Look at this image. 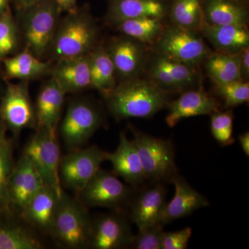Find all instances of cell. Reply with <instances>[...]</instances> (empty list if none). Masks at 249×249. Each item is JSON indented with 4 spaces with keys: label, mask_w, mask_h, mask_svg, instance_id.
Masks as SVG:
<instances>
[{
    "label": "cell",
    "mask_w": 249,
    "mask_h": 249,
    "mask_svg": "<svg viewBox=\"0 0 249 249\" xmlns=\"http://www.w3.org/2000/svg\"><path fill=\"white\" fill-rule=\"evenodd\" d=\"M231 1H236V2L242 3V4H247L249 0H231Z\"/></svg>",
    "instance_id": "7bdbcfd3"
},
{
    "label": "cell",
    "mask_w": 249,
    "mask_h": 249,
    "mask_svg": "<svg viewBox=\"0 0 249 249\" xmlns=\"http://www.w3.org/2000/svg\"><path fill=\"white\" fill-rule=\"evenodd\" d=\"M241 54L213 52L204 62L206 74L215 83L241 80Z\"/></svg>",
    "instance_id": "83f0119b"
},
{
    "label": "cell",
    "mask_w": 249,
    "mask_h": 249,
    "mask_svg": "<svg viewBox=\"0 0 249 249\" xmlns=\"http://www.w3.org/2000/svg\"><path fill=\"white\" fill-rule=\"evenodd\" d=\"M106 160L111 162L112 173L116 176L124 178L132 186H139L147 180L135 144L133 140L127 139L124 132L120 134L115 151L107 152Z\"/></svg>",
    "instance_id": "ffe728a7"
},
{
    "label": "cell",
    "mask_w": 249,
    "mask_h": 249,
    "mask_svg": "<svg viewBox=\"0 0 249 249\" xmlns=\"http://www.w3.org/2000/svg\"><path fill=\"white\" fill-rule=\"evenodd\" d=\"M29 81L7 83L0 101L1 125L18 138L24 129H36L35 107L29 93Z\"/></svg>",
    "instance_id": "9c48e42d"
},
{
    "label": "cell",
    "mask_w": 249,
    "mask_h": 249,
    "mask_svg": "<svg viewBox=\"0 0 249 249\" xmlns=\"http://www.w3.org/2000/svg\"><path fill=\"white\" fill-rule=\"evenodd\" d=\"M145 78L168 93L183 92L201 85L199 67L188 65L155 51H150L145 64Z\"/></svg>",
    "instance_id": "5b68a950"
},
{
    "label": "cell",
    "mask_w": 249,
    "mask_h": 249,
    "mask_svg": "<svg viewBox=\"0 0 249 249\" xmlns=\"http://www.w3.org/2000/svg\"><path fill=\"white\" fill-rule=\"evenodd\" d=\"M106 154L92 145L71 150L61 157L59 174L62 186L78 194L101 168V163L106 160Z\"/></svg>",
    "instance_id": "7c38bea8"
},
{
    "label": "cell",
    "mask_w": 249,
    "mask_h": 249,
    "mask_svg": "<svg viewBox=\"0 0 249 249\" xmlns=\"http://www.w3.org/2000/svg\"><path fill=\"white\" fill-rule=\"evenodd\" d=\"M238 140L240 142L242 150L245 155L249 156V131L238 136Z\"/></svg>",
    "instance_id": "ab89813d"
},
{
    "label": "cell",
    "mask_w": 249,
    "mask_h": 249,
    "mask_svg": "<svg viewBox=\"0 0 249 249\" xmlns=\"http://www.w3.org/2000/svg\"><path fill=\"white\" fill-rule=\"evenodd\" d=\"M89 55L91 89L103 96L117 84L114 64L103 42H98Z\"/></svg>",
    "instance_id": "4316f807"
},
{
    "label": "cell",
    "mask_w": 249,
    "mask_h": 249,
    "mask_svg": "<svg viewBox=\"0 0 249 249\" xmlns=\"http://www.w3.org/2000/svg\"><path fill=\"white\" fill-rule=\"evenodd\" d=\"M240 79L242 81L249 82V47L245 49L241 54Z\"/></svg>",
    "instance_id": "74e56055"
},
{
    "label": "cell",
    "mask_w": 249,
    "mask_h": 249,
    "mask_svg": "<svg viewBox=\"0 0 249 249\" xmlns=\"http://www.w3.org/2000/svg\"><path fill=\"white\" fill-rule=\"evenodd\" d=\"M106 45L114 64L119 82L142 77L144 74L150 46L121 34L112 37Z\"/></svg>",
    "instance_id": "4fadbf2b"
},
{
    "label": "cell",
    "mask_w": 249,
    "mask_h": 249,
    "mask_svg": "<svg viewBox=\"0 0 249 249\" xmlns=\"http://www.w3.org/2000/svg\"><path fill=\"white\" fill-rule=\"evenodd\" d=\"M214 85L216 94L224 100L226 107H234L249 102V82L237 80L224 83H214Z\"/></svg>",
    "instance_id": "836d02e7"
},
{
    "label": "cell",
    "mask_w": 249,
    "mask_h": 249,
    "mask_svg": "<svg viewBox=\"0 0 249 249\" xmlns=\"http://www.w3.org/2000/svg\"><path fill=\"white\" fill-rule=\"evenodd\" d=\"M98 27L89 6L84 5L60 18L51 47L54 60L91 53L98 43Z\"/></svg>",
    "instance_id": "7a4b0ae2"
},
{
    "label": "cell",
    "mask_w": 249,
    "mask_h": 249,
    "mask_svg": "<svg viewBox=\"0 0 249 249\" xmlns=\"http://www.w3.org/2000/svg\"><path fill=\"white\" fill-rule=\"evenodd\" d=\"M89 54L56 60L52 77L66 94L91 89Z\"/></svg>",
    "instance_id": "44dd1931"
},
{
    "label": "cell",
    "mask_w": 249,
    "mask_h": 249,
    "mask_svg": "<svg viewBox=\"0 0 249 249\" xmlns=\"http://www.w3.org/2000/svg\"><path fill=\"white\" fill-rule=\"evenodd\" d=\"M175 188L172 200L165 205L160 224L163 226L180 218L193 213L196 210L209 206V201L199 192L193 189L179 175H177L170 181Z\"/></svg>",
    "instance_id": "7402d4cb"
},
{
    "label": "cell",
    "mask_w": 249,
    "mask_h": 249,
    "mask_svg": "<svg viewBox=\"0 0 249 249\" xmlns=\"http://www.w3.org/2000/svg\"><path fill=\"white\" fill-rule=\"evenodd\" d=\"M129 128L133 134L146 179L155 183L170 182L178 174L172 142L149 135L132 124Z\"/></svg>",
    "instance_id": "8992f818"
},
{
    "label": "cell",
    "mask_w": 249,
    "mask_h": 249,
    "mask_svg": "<svg viewBox=\"0 0 249 249\" xmlns=\"http://www.w3.org/2000/svg\"><path fill=\"white\" fill-rule=\"evenodd\" d=\"M169 94L147 78L139 77L119 82L103 97L111 115L119 121L152 117L167 107Z\"/></svg>",
    "instance_id": "6da1fadb"
},
{
    "label": "cell",
    "mask_w": 249,
    "mask_h": 249,
    "mask_svg": "<svg viewBox=\"0 0 249 249\" xmlns=\"http://www.w3.org/2000/svg\"><path fill=\"white\" fill-rule=\"evenodd\" d=\"M24 152L34 162L45 185L61 193L62 188L59 174L61 157L56 132L46 127L36 129L35 134L28 142Z\"/></svg>",
    "instance_id": "8fae6325"
},
{
    "label": "cell",
    "mask_w": 249,
    "mask_h": 249,
    "mask_svg": "<svg viewBox=\"0 0 249 249\" xmlns=\"http://www.w3.org/2000/svg\"><path fill=\"white\" fill-rule=\"evenodd\" d=\"M163 224L159 223L134 235L129 247L134 249H161Z\"/></svg>",
    "instance_id": "d590c367"
},
{
    "label": "cell",
    "mask_w": 249,
    "mask_h": 249,
    "mask_svg": "<svg viewBox=\"0 0 249 249\" xmlns=\"http://www.w3.org/2000/svg\"><path fill=\"white\" fill-rule=\"evenodd\" d=\"M205 22L212 25L248 27L247 5L231 0H202Z\"/></svg>",
    "instance_id": "d4e9b609"
},
{
    "label": "cell",
    "mask_w": 249,
    "mask_h": 249,
    "mask_svg": "<svg viewBox=\"0 0 249 249\" xmlns=\"http://www.w3.org/2000/svg\"><path fill=\"white\" fill-rule=\"evenodd\" d=\"M201 34L219 53L237 54L249 47L248 27L212 25L204 22Z\"/></svg>",
    "instance_id": "cb8c5ba5"
},
{
    "label": "cell",
    "mask_w": 249,
    "mask_h": 249,
    "mask_svg": "<svg viewBox=\"0 0 249 249\" xmlns=\"http://www.w3.org/2000/svg\"><path fill=\"white\" fill-rule=\"evenodd\" d=\"M170 3L163 0H107L106 24L115 27L127 19L152 17L165 18Z\"/></svg>",
    "instance_id": "e0dca14e"
},
{
    "label": "cell",
    "mask_w": 249,
    "mask_h": 249,
    "mask_svg": "<svg viewBox=\"0 0 249 249\" xmlns=\"http://www.w3.org/2000/svg\"><path fill=\"white\" fill-rule=\"evenodd\" d=\"M132 196V189L114 173L100 168L76 197L87 207L107 208L114 211H121L123 206L130 202Z\"/></svg>",
    "instance_id": "30bf717a"
},
{
    "label": "cell",
    "mask_w": 249,
    "mask_h": 249,
    "mask_svg": "<svg viewBox=\"0 0 249 249\" xmlns=\"http://www.w3.org/2000/svg\"><path fill=\"white\" fill-rule=\"evenodd\" d=\"M18 13L25 49L43 60L50 52L61 10L55 0H40Z\"/></svg>",
    "instance_id": "3957f363"
},
{
    "label": "cell",
    "mask_w": 249,
    "mask_h": 249,
    "mask_svg": "<svg viewBox=\"0 0 249 249\" xmlns=\"http://www.w3.org/2000/svg\"><path fill=\"white\" fill-rule=\"evenodd\" d=\"M12 2V0H0V15L4 14L5 12L11 9L10 4Z\"/></svg>",
    "instance_id": "b9f144b4"
},
{
    "label": "cell",
    "mask_w": 249,
    "mask_h": 249,
    "mask_svg": "<svg viewBox=\"0 0 249 249\" xmlns=\"http://www.w3.org/2000/svg\"><path fill=\"white\" fill-rule=\"evenodd\" d=\"M6 130L0 125V212L9 210L8 182L14 168L12 142L6 138Z\"/></svg>",
    "instance_id": "1f68e13d"
},
{
    "label": "cell",
    "mask_w": 249,
    "mask_h": 249,
    "mask_svg": "<svg viewBox=\"0 0 249 249\" xmlns=\"http://www.w3.org/2000/svg\"><path fill=\"white\" fill-rule=\"evenodd\" d=\"M77 1L78 0H55L62 12L65 11L67 13L75 11L78 7Z\"/></svg>",
    "instance_id": "f35d334b"
},
{
    "label": "cell",
    "mask_w": 249,
    "mask_h": 249,
    "mask_svg": "<svg viewBox=\"0 0 249 249\" xmlns=\"http://www.w3.org/2000/svg\"><path fill=\"white\" fill-rule=\"evenodd\" d=\"M2 61L6 78L29 82L52 73L53 67L51 62L44 61L25 49L14 56L7 57Z\"/></svg>",
    "instance_id": "484cf974"
},
{
    "label": "cell",
    "mask_w": 249,
    "mask_h": 249,
    "mask_svg": "<svg viewBox=\"0 0 249 249\" xmlns=\"http://www.w3.org/2000/svg\"><path fill=\"white\" fill-rule=\"evenodd\" d=\"M233 114L231 110L217 111L211 114V129L214 139L223 147L232 145Z\"/></svg>",
    "instance_id": "e575fe53"
},
{
    "label": "cell",
    "mask_w": 249,
    "mask_h": 249,
    "mask_svg": "<svg viewBox=\"0 0 249 249\" xmlns=\"http://www.w3.org/2000/svg\"><path fill=\"white\" fill-rule=\"evenodd\" d=\"M92 219L87 206L62 190L54 217L52 237L67 249L89 247Z\"/></svg>",
    "instance_id": "277c9868"
},
{
    "label": "cell",
    "mask_w": 249,
    "mask_h": 249,
    "mask_svg": "<svg viewBox=\"0 0 249 249\" xmlns=\"http://www.w3.org/2000/svg\"><path fill=\"white\" fill-rule=\"evenodd\" d=\"M178 99L168 103L166 124L174 127L178 123L193 116L209 115L219 110L221 104L217 98L205 91L202 85L181 92Z\"/></svg>",
    "instance_id": "2e32d148"
},
{
    "label": "cell",
    "mask_w": 249,
    "mask_h": 249,
    "mask_svg": "<svg viewBox=\"0 0 249 249\" xmlns=\"http://www.w3.org/2000/svg\"><path fill=\"white\" fill-rule=\"evenodd\" d=\"M65 95L53 77L44 84L37 95L35 106L36 129L46 127L56 132L61 119Z\"/></svg>",
    "instance_id": "603a6c76"
},
{
    "label": "cell",
    "mask_w": 249,
    "mask_h": 249,
    "mask_svg": "<svg viewBox=\"0 0 249 249\" xmlns=\"http://www.w3.org/2000/svg\"><path fill=\"white\" fill-rule=\"evenodd\" d=\"M163 1H166V2L170 3V4H171V3L173 2L174 0H163Z\"/></svg>",
    "instance_id": "ee69618b"
},
{
    "label": "cell",
    "mask_w": 249,
    "mask_h": 249,
    "mask_svg": "<svg viewBox=\"0 0 249 249\" xmlns=\"http://www.w3.org/2000/svg\"><path fill=\"white\" fill-rule=\"evenodd\" d=\"M193 233L192 228L187 227L175 232H163L161 249H186Z\"/></svg>",
    "instance_id": "8d00e7d4"
},
{
    "label": "cell",
    "mask_w": 249,
    "mask_h": 249,
    "mask_svg": "<svg viewBox=\"0 0 249 249\" xmlns=\"http://www.w3.org/2000/svg\"><path fill=\"white\" fill-rule=\"evenodd\" d=\"M128 220L121 211L100 214L92 220L89 247L94 249H120L130 246L133 238Z\"/></svg>",
    "instance_id": "5bb4252c"
},
{
    "label": "cell",
    "mask_w": 249,
    "mask_h": 249,
    "mask_svg": "<svg viewBox=\"0 0 249 249\" xmlns=\"http://www.w3.org/2000/svg\"><path fill=\"white\" fill-rule=\"evenodd\" d=\"M42 244L32 231L20 224L0 219V249H40Z\"/></svg>",
    "instance_id": "4dcf8cb0"
},
{
    "label": "cell",
    "mask_w": 249,
    "mask_h": 249,
    "mask_svg": "<svg viewBox=\"0 0 249 249\" xmlns=\"http://www.w3.org/2000/svg\"><path fill=\"white\" fill-rule=\"evenodd\" d=\"M44 186L45 183L34 162L24 152L10 175L7 188L9 206L20 213Z\"/></svg>",
    "instance_id": "9a60e30c"
},
{
    "label": "cell",
    "mask_w": 249,
    "mask_h": 249,
    "mask_svg": "<svg viewBox=\"0 0 249 249\" xmlns=\"http://www.w3.org/2000/svg\"><path fill=\"white\" fill-rule=\"evenodd\" d=\"M168 16L172 24L201 34L205 22L202 0H174Z\"/></svg>",
    "instance_id": "f546056e"
},
{
    "label": "cell",
    "mask_w": 249,
    "mask_h": 249,
    "mask_svg": "<svg viewBox=\"0 0 249 249\" xmlns=\"http://www.w3.org/2000/svg\"><path fill=\"white\" fill-rule=\"evenodd\" d=\"M164 18L144 17L127 19L116 25L115 29L142 43L154 45L165 27Z\"/></svg>",
    "instance_id": "f1b7e54d"
},
{
    "label": "cell",
    "mask_w": 249,
    "mask_h": 249,
    "mask_svg": "<svg viewBox=\"0 0 249 249\" xmlns=\"http://www.w3.org/2000/svg\"><path fill=\"white\" fill-rule=\"evenodd\" d=\"M19 30L11 9L0 15V60L9 57L18 48Z\"/></svg>",
    "instance_id": "d6a6232c"
},
{
    "label": "cell",
    "mask_w": 249,
    "mask_h": 249,
    "mask_svg": "<svg viewBox=\"0 0 249 249\" xmlns=\"http://www.w3.org/2000/svg\"><path fill=\"white\" fill-rule=\"evenodd\" d=\"M60 195L55 188L45 185L19 213L23 220L40 231L52 235Z\"/></svg>",
    "instance_id": "d6986e66"
},
{
    "label": "cell",
    "mask_w": 249,
    "mask_h": 249,
    "mask_svg": "<svg viewBox=\"0 0 249 249\" xmlns=\"http://www.w3.org/2000/svg\"><path fill=\"white\" fill-rule=\"evenodd\" d=\"M131 219L139 231L160 223L166 201V190L162 183L147 188L131 201Z\"/></svg>",
    "instance_id": "ac0fdd59"
},
{
    "label": "cell",
    "mask_w": 249,
    "mask_h": 249,
    "mask_svg": "<svg viewBox=\"0 0 249 249\" xmlns=\"http://www.w3.org/2000/svg\"><path fill=\"white\" fill-rule=\"evenodd\" d=\"M103 124L102 113L97 106L85 99L74 100L67 107L60 132L67 148H81Z\"/></svg>",
    "instance_id": "ba28073f"
},
{
    "label": "cell",
    "mask_w": 249,
    "mask_h": 249,
    "mask_svg": "<svg viewBox=\"0 0 249 249\" xmlns=\"http://www.w3.org/2000/svg\"><path fill=\"white\" fill-rule=\"evenodd\" d=\"M152 50L188 65L199 67L213 53L200 33L170 24L165 25Z\"/></svg>",
    "instance_id": "52a82bcc"
},
{
    "label": "cell",
    "mask_w": 249,
    "mask_h": 249,
    "mask_svg": "<svg viewBox=\"0 0 249 249\" xmlns=\"http://www.w3.org/2000/svg\"><path fill=\"white\" fill-rule=\"evenodd\" d=\"M40 0H12L14 2L16 9L18 11L25 9L31 4H35Z\"/></svg>",
    "instance_id": "60d3db41"
}]
</instances>
